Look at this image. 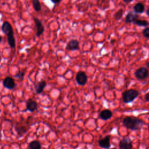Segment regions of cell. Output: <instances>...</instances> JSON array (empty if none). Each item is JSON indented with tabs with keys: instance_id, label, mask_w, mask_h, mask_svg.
<instances>
[{
	"instance_id": "cell-9",
	"label": "cell",
	"mask_w": 149,
	"mask_h": 149,
	"mask_svg": "<svg viewBox=\"0 0 149 149\" xmlns=\"http://www.w3.org/2000/svg\"><path fill=\"white\" fill-rule=\"evenodd\" d=\"M3 85L5 87L8 89H13L16 86L14 79L9 76L5 77L3 80Z\"/></svg>"
},
{
	"instance_id": "cell-16",
	"label": "cell",
	"mask_w": 149,
	"mask_h": 149,
	"mask_svg": "<svg viewBox=\"0 0 149 149\" xmlns=\"http://www.w3.org/2000/svg\"><path fill=\"white\" fill-rule=\"evenodd\" d=\"M133 23L134 24H136L139 26H142V27H147L149 26V22L147 20L139 19V18L135 20Z\"/></svg>"
},
{
	"instance_id": "cell-18",
	"label": "cell",
	"mask_w": 149,
	"mask_h": 149,
	"mask_svg": "<svg viewBox=\"0 0 149 149\" xmlns=\"http://www.w3.org/2000/svg\"><path fill=\"white\" fill-rule=\"evenodd\" d=\"M15 129L17 134L20 136H23L27 131L26 127L23 126H16L15 127Z\"/></svg>"
},
{
	"instance_id": "cell-25",
	"label": "cell",
	"mask_w": 149,
	"mask_h": 149,
	"mask_svg": "<svg viewBox=\"0 0 149 149\" xmlns=\"http://www.w3.org/2000/svg\"><path fill=\"white\" fill-rule=\"evenodd\" d=\"M134 0H123V1L125 3H129L130 2H132V1H133Z\"/></svg>"
},
{
	"instance_id": "cell-6",
	"label": "cell",
	"mask_w": 149,
	"mask_h": 149,
	"mask_svg": "<svg viewBox=\"0 0 149 149\" xmlns=\"http://www.w3.org/2000/svg\"><path fill=\"white\" fill-rule=\"evenodd\" d=\"M119 149H132V141L127 137L123 138L119 143Z\"/></svg>"
},
{
	"instance_id": "cell-27",
	"label": "cell",
	"mask_w": 149,
	"mask_h": 149,
	"mask_svg": "<svg viewBox=\"0 0 149 149\" xmlns=\"http://www.w3.org/2000/svg\"><path fill=\"white\" fill-rule=\"evenodd\" d=\"M147 65V67L148 68H149V62H148L147 63V65Z\"/></svg>"
},
{
	"instance_id": "cell-1",
	"label": "cell",
	"mask_w": 149,
	"mask_h": 149,
	"mask_svg": "<svg viewBox=\"0 0 149 149\" xmlns=\"http://www.w3.org/2000/svg\"><path fill=\"white\" fill-rule=\"evenodd\" d=\"M123 125L132 130H140L144 125V122L137 118L134 116H127L123 120Z\"/></svg>"
},
{
	"instance_id": "cell-7",
	"label": "cell",
	"mask_w": 149,
	"mask_h": 149,
	"mask_svg": "<svg viewBox=\"0 0 149 149\" xmlns=\"http://www.w3.org/2000/svg\"><path fill=\"white\" fill-rule=\"evenodd\" d=\"M33 20L36 27V35L37 36H40L44 31V27L40 19L37 17H33Z\"/></svg>"
},
{
	"instance_id": "cell-17",
	"label": "cell",
	"mask_w": 149,
	"mask_h": 149,
	"mask_svg": "<svg viewBox=\"0 0 149 149\" xmlns=\"http://www.w3.org/2000/svg\"><path fill=\"white\" fill-rule=\"evenodd\" d=\"M29 149H41V146L38 141H33L30 143L29 145Z\"/></svg>"
},
{
	"instance_id": "cell-4",
	"label": "cell",
	"mask_w": 149,
	"mask_h": 149,
	"mask_svg": "<svg viewBox=\"0 0 149 149\" xmlns=\"http://www.w3.org/2000/svg\"><path fill=\"white\" fill-rule=\"evenodd\" d=\"M134 74L137 80H143L149 77V71L147 68L141 66L135 71Z\"/></svg>"
},
{
	"instance_id": "cell-19",
	"label": "cell",
	"mask_w": 149,
	"mask_h": 149,
	"mask_svg": "<svg viewBox=\"0 0 149 149\" xmlns=\"http://www.w3.org/2000/svg\"><path fill=\"white\" fill-rule=\"evenodd\" d=\"M123 15V10L122 9H119L114 14V19H115V20L118 21L122 19Z\"/></svg>"
},
{
	"instance_id": "cell-29",
	"label": "cell",
	"mask_w": 149,
	"mask_h": 149,
	"mask_svg": "<svg viewBox=\"0 0 149 149\" xmlns=\"http://www.w3.org/2000/svg\"><path fill=\"white\" fill-rule=\"evenodd\" d=\"M111 149H116V148H111Z\"/></svg>"
},
{
	"instance_id": "cell-20",
	"label": "cell",
	"mask_w": 149,
	"mask_h": 149,
	"mask_svg": "<svg viewBox=\"0 0 149 149\" xmlns=\"http://www.w3.org/2000/svg\"><path fill=\"white\" fill-rule=\"evenodd\" d=\"M32 2H33V6L34 10L37 12L40 11L41 7V4L39 0H33Z\"/></svg>"
},
{
	"instance_id": "cell-2",
	"label": "cell",
	"mask_w": 149,
	"mask_h": 149,
	"mask_svg": "<svg viewBox=\"0 0 149 149\" xmlns=\"http://www.w3.org/2000/svg\"><path fill=\"white\" fill-rule=\"evenodd\" d=\"M2 31L7 36L8 42L10 48H13L16 46L13 30L11 24L8 22H4L1 27Z\"/></svg>"
},
{
	"instance_id": "cell-21",
	"label": "cell",
	"mask_w": 149,
	"mask_h": 149,
	"mask_svg": "<svg viewBox=\"0 0 149 149\" xmlns=\"http://www.w3.org/2000/svg\"><path fill=\"white\" fill-rule=\"evenodd\" d=\"M142 33L144 37L149 39V27H147L144 29H143Z\"/></svg>"
},
{
	"instance_id": "cell-13",
	"label": "cell",
	"mask_w": 149,
	"mask_h": 149,
	"mask_svg": "<svg viewBox=\"0 0 149 149\" xmlns=\"http://www.w3.org/2000/svg\"><path fill=\"white\" fill-rule=\"evenodd\" d=\"M112 116V111L108 109L102 110L100 113V118L104 120H107L110 118H111Z\"/></svg>"
},
{
	"instance_id": "cell-26",
	"label": "cell",
	"mask_w": 149,
	"mask_h": 149,
	"mask_svg": "<svg viewBox=\"0 0 149 149\" xmlns=\"http://www.w3.org/2000/svg\"><path fill=\"white\" fill-rule=\"evenodd\" d=\"M146 15L149 17V8L147 9V10H146Z\"/></svg>"
},
{
	"instance_id": "cell-8",
	"label": "cell",
	"mask_w": 149,
	"mask_h": 149,
	"mask_svg": "<svg viewBox=\"0 0 149 149\" xmlns=\"http://www.w3.org/2000/svg\"><path fill=\"white\" fill-rule=\"evenodd\" d=\"M110 139H111V136L108 135V136H105V137L100 139L98 141L99 146L103 148L108 149L111 147Z\"/></svg>"
},
{
	"instance_id": "cell-5",
	"label": "cell",
	"mask_w": 149,
	"mask_h": 149,
	"mask_svg": "<svg viewBox=\"0 0 149 149\" xmlns=\"http://www.w3.org/2000/svg\"><path fill=\"white\" fill-rule=\"evenodd\" d=\"M76 80L78 84L84 86L87 81V76L83 71H79L76 75Z\"/></svg>"
},
{
	"instance_id": "cell-11",
	"label": "cell",
	"mask_w": 149,
	"mask_h": 149,
	"mask_svg": "<svg viewBox=\"0 0 149 149\" xmlns=\"http://www.w3.org/2000/svg\"><path fill=\"white\" fill-rule=\"evenodd\" d=\"M79 42L77 40L73 39L71 40L68 43L66 49L70 51H74L79 49Z\"/></svg>"
},
{
	"instance_id": "cell-22",
	"label": "cell",
	"mask_w": 149,
	"mask_h": 149,
	"mask_svg": "<svg viewBox=\"0 0 149 149\" xmlns=\"http://www.w3.org/2000/svg\"><path fill=\"white\" fill-rule=\"evenodd\" d=\"M24 73L23 72H21V71H19L15 75V77H17V78H19L20 79H23V77H24Z\"/></svg>"
},
{
	"instance_id": "cell-15",
	"label": "cell",
	"mask_w": 149,
	"mask_h": 149,
	"mask_svg": "<svg viewBox=\"0 0 149 149\" xmlns=\"http://www.w3.org/2000/svg\"><path fill=\"white\" fill-rule=\"evenodd\" d=\"M144 9V5L141 2H138L133 6V10L136 13H143Z\"/></svg>"
},
{
	"instance_id": "cell-28",
	"label": "cell",
	"mask_w": 149,
	"mask_h": 149,
	"mask_svg": "<svg viewBox=\"0 0 149 149\" xmlns=\"http://www.w3.org/2000/svg\"><path fill=\"white\" fill-rule=\"evenodd\" d=\"M2 36H0V42L2 41Z\"/></svg>"
},
{
	"instance_id": "cell-24",
	"label": "cell",
	"mask_w": 149,
	"mask_h": 149,
	"mask_svg": "<svg viewBox=\"0 0 149 149\" xmlns=\"http://www.w3.org/2000/svg\"><path fill=\"white\" fill-rule=\"evenodd\" d=\"M51 1L54 3H59L61 1V0H51Z\"/></svg>"
},
{
	"instance_id": "cell-3",
	"label": "cell",
	"mask_w": 149,
	"mask_h": 149,
	"mask_svg": "<svg viewBox=\"0 0 149 149\" xmlns=\"http://www.w3.org/2000/svg\"><path fill=\"white\" fill-rule=\"evenodd\" d=\"M139 95V92L135 89H129L125 90L122 94V100L125 103L133 102Z\"/></svg>"
},
{
	"instance_id": "cell-12",
	"label": "cell",
	"mask_w": 149,
	"mask_h": 149,
	"mask_svg": "<svg viewBox=\"0 0 149 149\" xmlns=\"http://www.w3.org/2000/svg\"><path fill=\"white\" fill-rule=\"evenodd\" d=\"M38 104L37 102L34 100L30 99L26 102V108L30 112H33L37 109Z\"/></svg>"
},
{
	"instance_id": "cell-23",
	"label": "cell",
	"mask_w": 149,
	"mask_h": 149,
	"mask_svg": "<svg viewBox=\"0 0 149 149\" xmlns=\"http://www.w3.org/2000/svg\"><path fill=\"white\" fill-rule=\"evenodd\" d=\"M144 100H145L146 102H149V92L147 93L144 95Z\"/></svg>"
},
{
	"instance_id": "cell-10",
	"label": "cell",
	"mask_w": 149,
	"mask_h": 149,
	"mask_svg": "<svg viewBox=\"0 0 149 149\" xmlns=\"http://www.w3.org/2000/svg\"><path fill=\"white\" fill-rule=\"evenodd\" d=\"M137 19H139V15L134 12L130 11L126 15L125 22L126 23H133Z\"/></svg>"
},
{
	"instance_id": "cell-14",
	"label": "cell",
	"mask_w": 149,
	"mask_h": 149,
	"mask_svg": "<svg viewBox=\"0 0 149 149\" xmlns=\"http://www.w3.org/2000/svg\"><path fill=\"white\" fill-rule=\"evenodd\" d=\"M47 84V83L44 80H42L41 81H39L38 83H37L36 85H35V91L37 94H40L41 93L43 90L44 88L45 87Z\"/></svg>"
}]
</instances>
